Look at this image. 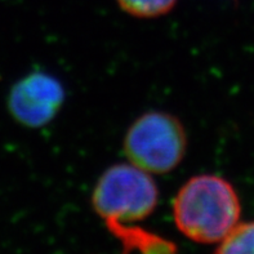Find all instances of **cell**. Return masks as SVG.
<instances>
[{"mask_svg": "<svg viewBox=\"0 0 254 254\" xmlns=\"http://www.w3.org/2000/svg\"><path fill=\"white\" fill-rule=\"evenodd\" d=\"M242 205L234 186L216 174H200L181 187L173 201L177 229L196 243H219L239 223Z\"/></svg>", "mask_w": 254, "mask_h": 254, "instance_id": "1", "label": "cell"}, {"mask_svg": "<svg viewBox=\"0 0 254 254\" xmlns=\"http://www.w3.org/2000/svg\"><path fill=\"white\" fill-rule=\"evenodd\" d=\"M159 201L151 174L133 164H115L98 178L92 192L93 209L105 222L123 225L147 218Z\"/></svg>", "mask_w": 254, "mask_h": 254, "instance_id": "2", "label": "cell"}, {"mask_svg": "<svg viewBox=\"0 0 254 254\" xmlns=\"http://www.w3.org/2000/svg\"><path fill=\"white\" fill-rule=\"evenodd\" d=\"M123 148L130 164L150 174H164L176 169L184 160L186 130L172 114L148 111L129 127Z\"/></svg>", "mask_w": 254, "mask_h": 254, "instance_id": "3", "label": "cell"}, {"mask_svg": "<svg viewBox=\"0 0 254 254\" xmlns=\"http://www.w3.org/2000/svg\"><path fill=\"white\" fill-rule=\"evenodd\" d=\"M64 97V88L57 77L36 71L13 85L8 96V109L21 126L42 128L57 116Z\"/></svg>", "mask_w": 254, "mask_h": 254, "instance_id": "4", "label": "cell"}, {"mask_svg": "<svg viewBox=\"0 0 254 254\" xmlns=\"http://www.w3.org/2000/svg\"><path fill=\"white\" fill-rule=\"evenodd\" d=\"M109 231L122 244L124 253L138 252L139 254H177V248L172 242L137 226L123 223H106Z\"/></svg>", "mask_w": 254, "mask_h": 254, "instance_id": "5", "label": "cell"}, {"mask_svg": "<svg viewBox=\"0 0 254 254\" xmlns=\"http://www.w3.org/2000/svg\"><path fill=\"white\" fill-rule=\"evenodd\" d=\"M214 254H254V222L238 223L219 242Z\"/></svg>", "mask_w": 254, "mask_h": 254, "instance_id": "6", "label": "cell"}, {"mask_svg": "<svg viewBox=\"0 0 254 254\" xmlns=\"http://www.w3.org/2000/svg\"><path fill=\"white\" fill-rule=\"evenodd\" d=\"M128 14L137 18H156L171 12L177 0H116Z\"/></svg>", "mask_w": 254, "mask_h": 254, "instance_id": "7", "label": "cell"}]
</instances>
